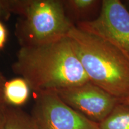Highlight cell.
Here are the masks:
<instances>
[{
    "mask_svg": "<svg viewBox=\"0 0 129 129\" xmlns=\"http://www.w3.org/2000/svg\"><path fill=\"white\" fill-rule=\"evenodd\" d=\"M13 70L36 93L90 81L68 36L51 43L22 46Z\"/></svg>",
    "mask_w": 129,
    "mask_h": 129,
    "instance_id": "obj_1",
    "label": "cell"
},
{
    "mask_svg": "<svg viewBox=\"0 0 129 129\" xmlns=\"http://www.w3.org/2000/svg\"><path fill=\"white\" fill-rule=\"evenodd\" d=\"M67 36L91 83L122 101L129 97V62L100 37L74 25Z\"/></svg>",
    "mask_w": 129,
    "mask_h": 129,
    "instance_id": "obj_2",
    "label": "cell"
},
{
    "mask_svg": "<svg viewBox=\"0 0 129 129\" xmlns=\"http://www.w3.org/2000/svg\"><path fill=\"white\" fill-rule=\"evenodd\" d=\"M9 12L21 16L17 28L22 46L45 44L67 36L74 25L60 0L7 1Z\"/></svg>",
    "mask_w": 129,
    "mask_h": 129,
    "instance_id": "obj_3",
    "label": "cell"
},
{
    "mask_svg": "<svg viewBox=\"0 0 129 129\" xmlns=\"http://www.w3.org/2000/svg\"><path fill=\"white\" fill-rule=\"evenodd\" d=\"M77 26L108 42L129 62V12L120 1H102L99 16Z\"/></svg>",
    "mask_w": 129,
    "mask_h": 129,
    "instance_id": "obj_4",
    "label": "cell"
},
{
    "mask_svg": "<svg viewBox=\"0 0 129 129\" xmlns=\"http://www.w3.org/2000/svg\"><path fill=\"white\" fill-rule=\"evenodd\" d=\"M31 116L37 129H100L99 124L66 104L55 91L36 93Z\"/></svg>",
    "mask_w": 129,
    "mask_h": 129,
    "instance_id": "obj_5",
    "label": "cell"
},
{
    "mask_svg": "<svg viewBox=\"0 0 129 129\" xmlns=\"http://www.w3.org/2000/svg\"><path fill=\"white\" fill-rule=\"evenodd\" d=\"M55 91L66 104L98 124L120 102L118 99L91 81Z\"/></svg>",
    "mask_w": 129,
    "mask_h": 129,
    "instance_id": "obj_6",
    "label": "cell"
},
{
    "mask_svg": "<svg viewBox=\"0 0 129 129\" xmlns=\"http://www.w3.org/2000/svg\"><path fill=\"white\" fill-rule=\"evenodd\" d=\"M29 86L23 78H16L6 82L4 88L5 102L14 106L23 105L28 99Z\"/></svg>",
    "mask_w": 129,
    "mask_h": 129,
    "instance_id": "obj_7",
    "label": "cell"
},
{
    "mask_svg": "<svg viewBox=\"0 0 129 129\" xmlns=\"http://www.w3.org/2000/svg\"><path fill=\"white\" fill-rule=\"evenodd\" d=\"M99 125L100 129H129V105L118 104Z\"/></svg>",
    "mask_w": 129,
    "mask_h": 129,
    "instance_id": "obj_8",
    "label": "cell"
},
{
    "mask_svg": "<svg viewBox=\"0 0 129 129\" xmlns=\"http://www.w3.org/2000/svg\"><path fill=\"white\" fill-rule=\"evenodd\" d=\"M3 129H37L32 116L17 108H6Z\"/></svg>",
    "mask_w": 129,
    "mask_h": 129,
    "instance_id": "obj_9",
    "label": "cell"
},
{
    "mask_svg": "<svg viewBox=\"0 0 129 129\" xmlns=\"http://www.w3.org/2000/svg\"><path fill=\"white\" fill-rule=\"evenodd\" d=\"M63 1L65 10L67 9L78 14L88 12L99 2L95 0H68Z\"/></svg>",
    "mask_w": 129,
    "mask_h": 129,
    "instance_id": "obj_10",
    "label": "cell"
},
{
    "mask_svg": "<svg viewBox=\"0 0 129 129\" xmlns=\"http://www.w3.org/2000/svg\"><path fill=\"white\" fill-rule=\"evenodd\" d=\"M7 37V31L2 23L0 22V49L4 47Z\"/></svg>",
    "mask_w": 129,
    "mask_h": 129,
    "instance_id": "obj_11",
    "label": "cell"
},
{
    "mask_svg": "<svg viewBox=\"0 0 129 129\" xmlns=\"http://www.w3.org/2000/svg\"><path fill=\"white\" fill-rule=\"evenodd\" d=\"M4 103L0 105V129H3V128L6 117V106L4 105Z\"/></svg>",
    "mask_w": 129,
    "mask_h": 129,
    "instance_id": "obj_12",
    "label": "cell"
},
{
    "mask_svg": "<svg viewBox=\"0 0 129 129\" xmlns=\"http://www.w3.org/2000/svg\"><path fill=\"white\" fill-rule=\"evenodd\" d=\"M6 81L1 75H0V101H4V88ZM5 102V101H4Z\"/></svg>",
    "mask_w": 129,
    "mask_h": 129,
    "instance_id": "obj_13",
    "label": "cell"
},
{
    "mask_svg": "<svg viewBox=\"0 0 129 129\" xmlns=\"http://www.w3.org/2000/svg\"><path fill=\"white\" fill-rule=\"evenodd\" d=\"M5 12H9L7 1H0V14Z\"/></svg>",
    "mask_w": 129,
    "mask_h": 129,
    "instance_id": "obj_14",
    "label": "cell"
},
{
    "mask_svg": "<svg viewBox=\"0 0 129 129\" xmlns=\"http://www.w3.org/2000/svg\"><path fill=\"white\" fill-rule=\"evenodd\" d=\"M120 102L122 103V104H124L125 105H129V97H128V98H126V99L122 100V101H121Z\"/></svg>",
    "mask_w": 129,
    "mask_h": 129,
    "instance_id": "obj_15",
    "label": "cell"
},
{
    "mask_svg": "<svg viewBox=\"0 0 129 129\" xmlns=\"http://www.w3.org/2000/svg\"><path fill=\"white\" fill-rule=\"evenodd\" d=\"M5 102L4 101H0V105H1L2 104H3V103H4Z\"/></svg>",
    "mask_w": 129,
    "mask_h": 129,
    "instance_id": "obj_16",
    "label": "cell"
}]
</instances>
